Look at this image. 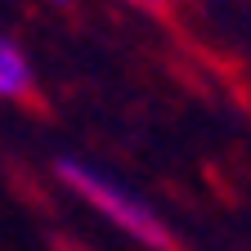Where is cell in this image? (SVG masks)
Masks as SVG:
<instances>
[{"mask_svg": "<svg viewBox=\"0 0 251 251\" xmlns=\"http://www.w3.org/2000/svg\"><path fill=\"white\" fill-rule=\"evenodd\" d=\"M58 175H63V184H68V188H76V193H81L90 206H99L117 229H126L130 238L148 242L152 251H175L171 229H166V225H162V220H157L139 198L121 193V188H117L112 179H103L99 171H90L85 162H72V157H63V162H58Z\"/></svg>", "mask_w": 251, "mask_h": 251, "instance_id": "cell-1", "label": "cell"}, {"mask_svg": "<svg viewBox=\"0 0 251 251\" xmlns=\"http://www.w3.org/2000/svg\"><path fill=\"white\" fill-rule=\"evenodd\" d=\"M0 94L5 99H27L31 94V63L14 45V36L0 41Z\"/></svg>", "mask_w": 251, "mask_h": 251, "instance_id": "cell-2", "label": "cell"}, {"mask_svg": "<svg viewBox=\"0 0 251 251\" xmlns=\"http://www.w3.org/2000/svg\"><path fill=\"white\" fill-rule=\"evenodd\" d=\"M135 5H148V9H162V0H135Z\"/></svg>", "mask_w": 251, "mask_h": 251, "instance_id": "cell-3", "label": "cell"}, {"mask_svg": "<svg viewBox=\"0 0 251 251\" xmlns=\"http://www.w3.org/2000/svg\"><path fill=\"white\" fill-rule=\"evenodd\" d=\"M50 5H68V0H50Z\"/></svg>", "mask_w": 251, "mask_h": 251, "instance_id": "cell-4", "label": "cell"}]
</instances>
